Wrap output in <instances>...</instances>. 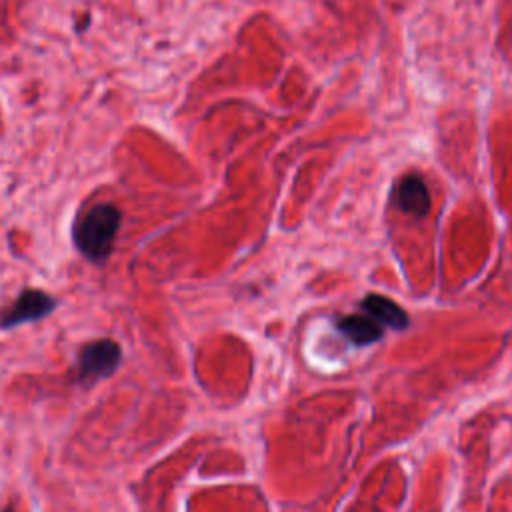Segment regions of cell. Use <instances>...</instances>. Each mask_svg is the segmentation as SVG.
Returning a JSON list of instances; mask_svg holds the SVG:
<instances>
[{"mask_svg":"<svg viewBox=\"0 0 512 512\" xmlns=\"http://www.w3.org/2000/svg\"><path fill=\"white\" fill-rule=\"evenodd\" d=\"M122 214L110 202L92 206L74 226V244L90 262H104L114 246Z\"/></svg>","mask_w":512,"mask_h":512,"instance_id":"obj_1","label":"cell"},{"mask_svg":"<svg viewBox=\"0 0 512 512\" xmlns=\"http://www.w3.org/2000/svg\"><path fill=\"white\" fill-rule=\"evenodd\" d=\"M122 360V348L116 340L100 338L88 342L78 352V360L74 366V380L78 384H92L112 376Z\"/></svg>","mask_w":512,"mask_h":512,"instance_id":"obj_2","label":"cell"},{"mask_svg":"<svg viewBox=\"0 0 512 512\" xmlns=\"http://www.w3.org/2000/svg\"><path fill=\"white\" fill-rule=\"evenodd\" d=\"M54 308H56V300L50 294L36 288H28L20 292V296L14 300V304L8 310H4V314L0 316V328L10 330L26 322H36L48 316Z\"/></svg>","mask_w":512,"mask_h":512,"instance_id":"obj_3","label":"cell"},{"mask_svg":"<svg viewBox=\"0 0 512 512\" xmlns=\"http://www.w3.org/2000/svg\"><path fill=\"white\" fill-rule=\"evenodd\" d=\"M396 204L406 214L422 218L430 210V192L420 174H406L396 188Z\"/></svg>","mask_w":512,"mask_h":512,"instance_id":"obj_4","label":"cell"},{"mask_svg":"<svg viewBox=\"0 0 512 512\" xmlns=\"http://www.w3.org/2000/svg\"><path fill=\"white\" fill-rule=\"evenodd\" d=\"M362 308L380 326H390V328H396V330H402V328L408 326L406 312L394 300H390L382 294H368L362 300Z\"/></svg>","mask_w":512,"mask_h":512,"instance_id":"obj_5","label":"cell"},{"mask_svg":"<svg viewBox=\"0 0 512 512\" xmlns=\"http://www.w3.org/2000/svg\"><path fill=\"white\" fill-rule=\"evenodd\" d=\"M338 330L354 344H370L382 336V326L368 314H350L340 318Z\"/></svg>","mask_w":512,"mask_h":512,"instance_id":"obj_6","label":"cell"},{"mask_svg":"<svg viewBox=\"0 0 512 512\" xmlns=\"http://www.w3.org/2000/svg\"><path fill=\"white\" fill-rule=\"evenodd\" d=\"M4 512H14V510H12V508H6V510H4Z\"/></svg>","mask_w":512,"mask_h":512,"instance_id":"obj_7","label":"cell"}]
</instances>
